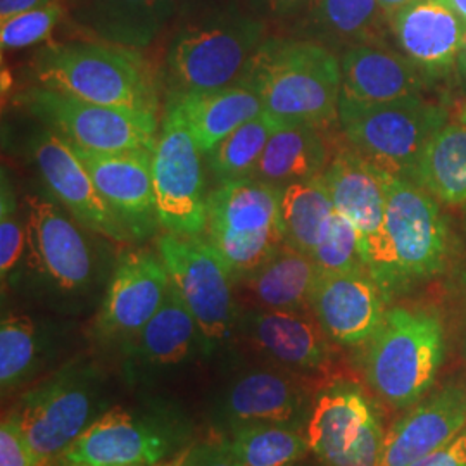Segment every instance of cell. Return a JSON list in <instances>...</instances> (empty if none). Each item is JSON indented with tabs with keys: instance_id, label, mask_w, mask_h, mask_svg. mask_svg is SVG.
Here are the masks:
<instances>
[{
	"instance_id": "26",
	"label": "cell",
	"mask_w": 466,
	"mask_h": 466,
	"mask_svg": "<svg viewBox=\"0 0 466 466\" xmlns=\"http://www.w3.org/2000/svg\"><path fill=\"white\" fill-rule=\"evenodd\" d=\"M318 277L313 258L285 242L265 265L235 282L238 309H311Z\"/></svg>"
},
{
	"instance_id": "2",
	"label": "cell",
	"mask_w": 466,
	"mask_h": 466,
	"mask_svg": "<svg viewBox=\"0 0 466 466\" xmlns=\"http://www.w3.org/2000/svg\"><path fill=\"white\" fill-rule=\"evenodd\" d=\"M242 80L258 92L263 109L283 123L325 128L339 117L340 59L317 42L268 36Z\"/></svg>"
},
{
	"instance_id": "34",
	"label": "cell",
	"mask_w": 466,
	"mask_h": 466,
	"mask_svg": "<svg viewBox=\"0 0 466 466\" xmlns=\"http://www.w3.org/2000/svg\"><path fill=\"white\" fill-rule=\"evenodd\" d=\"M283 125L289 123H283L263 111L238 127L227 138H223L215 149L206 154L209 173L217 178L218 184L249 178L267 149L269 138Z\"/></svg>"
},
{
	"instance_id": "31",
	"label": "cell",
	"mask_w": 466,
	"mask_h": 466,
	"mask_svg": "<svg viewBox=\"0 0 466 466\" xmlns=\"http://www.w3.org/2000/svg\"><path fill=\"white\" fill-rule=\"evenodd\" d=\"M408 178L433 199L466 208V125H446L435 135Z\"/></svg>"
},
{
	"instance_id": "24",
	"label": "cell",
	"mask_w": 466,
	"mask_h": 466,
	"mask_svg": "<svg viewBox=\"0 0 466 466\" xmlns=\"http://www.w3.org/2000/svg\"><path fill=\"white\" fill-rule=\"evenodd\" d=\"M177 0H66L71 21L96 40L146 49L163 34Z\"/></svg>"
},
{
	"instance_id": "14",
	"label": "cell",
	"mask_w": 466,
	"mask_h": 466,
	"mask_svg": "<svg viewBox=\"0 0 466 466\" xmlns=\"http://www.w3.org/2000/svg\"><path fill=\"white\" fill-rule=\"evenodd\" d=\"M235 335L268 365L304 379L332 367V340L313 309H238Z\"/></svg>"
},
{
	"instance_id": "40",
	"label": "cell",
	"mask_w": 466,
	"mask_h": 466,
	"mask_svg": "<svg viewBox=\"0 0 466 466\" xmlns=\"http://www.w3.org/2000/svg\"><path fill=\"white\" fill-rule=\"evenodd\" d=\"M413 466H466V427Z\"/></svg>"
},
{
	"instance_id": "4",
	"label": "cell",
	"mask_w": 466,
	"mask_h": 466,
	"mask_svg": "<svg viewBox=\"0 0 466 466\" xmlns=\"http://www.w3.org/2000/svg\"><path fill=\"white\" fill-rule=\"evenodd\" d=\"M367 379L394 408L421 400L444 360V329L425 309H387L382 327L367 344Z\"/></svg>"
},
{
	"instance_id": "8",
	"label": "cell",
	"mask_w": 466,
	"mask_h": 466,
	"mask_svg": "<svg viewBox=\"0 0 466 466\" xmlns=\"http://www.w3.org/2000/svg\"><path fill=\"white\" fill-rule=\"evenodd\" d=\"M25 267L57 298H82L94 290L100 256L92 235L52 196L26 198Z\"/></svg>"
},
{
	"instance_id": "22",
	"label": "cell",
	"mask_w": 466,
	"mask_h": 466,
	"mask_svg": "<svg viewBox=\"0 0 466 466\" xmlns=\"http://www.w3.org/2000/svg\"><path fill=\"white\" fill-rule=\"evenodd\" d=\"M396 44L432 84L456 73L466 23L442 0H415L389 19Z\"/></svg>"
},
{
	"instance_id": "27",
	"label": "cell",
	"mask_w": 466,
	"mask_h": 466,
	"mask_svg": "<svg viewBox=\"0 0 466 466\" xmlns=\"http://www.w3.org/2000/svg\"><path fill=\"white\" fill-rule=\"evenodd\" d=\"M298 38L332 50L385 46L389 19L377 0H309L300 9Z\"/></svg>"
},
{
	"instance_id": "17",
	"label": "cell",
	"mask_w": 466,
	"mask_h": 466,
	"mask_svg": "<svg viewBox=\"0 0 466 466\" xmlns=\"http://www.w3.org/2000/svg\"><path fill=\"white\" fill-rule=\"evenodd\" d=\"M169 287V273L159 252H123L117 258L94 321L96 337L104 344H128L163 306Z\"/></svg>"
},
{
	"instance_id": "38",
	"label": "cell",
	"mask_w": 466,
	"mask_h": 466,
	"mask_svg": "<svg viewBox=\"0 0 466 466\" xmlns=\"http://www.w3.org/2000/svg\"><path fill=\"white\" fill-rule=\"evenodd\" d=\"M65 15L66 5L57 0L49 5L25 11L0 21L2 50L26 49L46 42Z\"/></svg>"
},
{
	"instance_id": "11",
	"label": "cell",
	"mask_w": 466,
	"mask_h": 466,
	"mask_svg": "<svg viewBox=\"0 0 466 466\" xmlns=\"http://www.w3.org/2000/svg\"><path fill=\"white\" fill-rule=\"evenodd\" d=\"M17 104L69 144L94 152L156 149L157 115L99 106L66 92L34 85Z\"/></svg>"
},
{
	"instance_id": "45",
	"label": "cell",
	"mask_w": 466,
	"mask_h": 466,
	"mask_svg": "<svg viewBox=\"0 0 466 466\" xmlns=\"http://www.w3.org/2000/svg\"><path fill=\"white\" fill-rule=\"evenodd\" d=\"M456 75H458V78H460V82H461L463 90H466V35L465 38H463V44H461L460 54H458V61H456Z\"/></svg>"
},
{
	"instance_id": "37",
	"label": "cell",
	"mask_w": 466,
	"mask_h": 466,
	"mask_svg": "<svg viewBox=\"0 0 466 466\" xmlns=\"http://www.w3.org/2000/svg\"><path fill=\"white\" fill-rule=\"evenodd\" d=\"M319 271H354L367 269L360 250V237L348 218L333 213L321 242L311 254ZM368 271V269H367Z\"/></svg>"
},
{
	"instance_id": "30",
	"label": "cell",
	"mask_w": 466,
	"mask_h": 466,
	"mask_svg": "<svg viewBox=\"0 0 466 466\" xmlns=\"http://www.w3.org/2000/svg\"><path fill=\"white\" fill-rule=\"evenodd\" d=\"M323 128L306 123H289L268 142L252 178L283 188L287 185L323 175L330 163Z\"/></svg>"
},
{
	"instance_id": "33",
	"label": "cell",
	"mask_w": 466,
	"mask_h": 466,
	"mask_svg": "<svg viewBox=\"0 0 466 466\" xmlns=\"http://www.w3.org/2000/svg\"><path fill=\"white\" fill-rule=\"evenodd\" d=\"M225 444L244 466H298L311 451L304 433L277 423L230 429Z\"/></svg>"
},
{
	"instance_id": "36",
	"label": "cell",
	"mask_w": 466,
	"mask_h": 466,
	"mask_svg": "<svg viewBox=\"0 0 466 466\" xmlns=\"http://www.w3.org/2000/svg\"><path fill=\"white\" fill-rule=\"evenodd\" d=\"M0 178V277L5 289L25 265L26 218L21 215L16 190L5 167H2Z\"/></svg>"
},
{
	"instance_id": "28",
	"label": "cell",
	"mask_w": 466,
	"mask_h": 466,
	"mask_svg": "<svg viewBox=\"0 0 466 466\" xmlns=\"http://www.w3.org/2000/svg\"><path fill=\"white\" fill-rule=\"evenodd\" d=\"M180 107L202 154H209L238 127L261 115L263 100L248 82L194 94H167Z\"/></svg>"
},
{
	"instance_id": "1",
	"label": "cell",
	"mask_w": 466,
	"mask_h": 466,
	"mask_svg": "<svg viewBox=\"0 0 466 466\" xmlns=\"http://www.w3.org/2000/svg\"><path fill=\"white\" fill-rule=\"evenodd\" d=\"M35 85L99 106L157 115V80L142 52L102 40L50 44L35 54Z\"/></svg>"
},
{
	"instance_id": "19",
	"label": "cell",
	"mask_w": 466,
	"mask_h": 466,
	"mask_svg": "<svg viewBox=\"0 0 466 466\" xmlns=\"http://www.w3.org/2000/svg\"><path fill=\"white\" fill-rule=\"evenodd\" d=\"M73 146V144H71ZM107 202L135 242L147 240L161 228L152 182L154 150L94 152L73 146Z\"/></svg>"
},
{
	"instance_id": "41",
	"label": "cell",
	"mask_w": 466,
	"mask_h": 466,
	"mask_svg": "<svg viewBox=\"0 0 466 466\" xmlns=\"http://www.w3.org/2000/svg\"><path fill=\"white\" fill-rule=\"evenodd\" d=\"M188 466H244L238 458L223 444H202L187 454Z\"/></svg>"
},
{
	"instance_id": "12",
	"label": "cell",
	"mask_w": 466,
	"mask_h": 466,
	"mask_svg": "<svg viewBox=\"0 0 466 466\" xmlns=\"http://www.w3.org/2000/svg\"><path fill=\"white\" fill-rule=\"evenodd\" d=\"M199 147L175 100L167 99L152 156V182L163 232L198 237L208 223V196Z\"/></svg>"
},
{
	"instance_id": "3",
	"label": "cell",
	"mask_w": 466,
	"mask_h": 466,
	"mask_svg": "<svg viewBox=\"0 0 466 466\" xmlns=\"http://www.w3.org/2000/svg\"><path fill=\"white\" fill-rule=\"evenodd\" d=\"M267 38L261 19L235 7L187 21L167 47V94L211 92L240 82Z\"/></svg>"
},
{
	"instance_id": "49",
	"label": "cell",
	"mask_w": 466,
	"mask_h": 466,
	"mask_svg": "<svg viewBox=\"0 0 466 466\" xmlns=\"http://www.w3.org/2000/svg\"><path fill=\"white\" fill-rule=\"evenodd\" d=\"M460 119H461V125H466V107L463 109V113H461V117H460Z\"/></svg>"
},
{
	"instance_id": "15",
	"label": "cell",
	"mask_w": 466,
	"mask_h": 466,
	"mask_svg": "<svg viewBox=\"0 0 466 466\" xmlns=\"http://www.w3.org/2000/svg\"><path fill=\"white\" fill-rule=\"evenodd\" d=\"M182 437L178 425L165 418L113 408L96 418L65 456L90 466H154L167 460Z\"/></svg>"
},
{
	"instance_id": "16",
	"label": "cell",
	"mask_w": 466,
	"mask_h": 466,
	"mask_svg": "<svg viewBox=\"0 0 466 466\" xmlns=\"http://www.w3.org/2000/svg\"><path fill=\"white\" fill-rule=\"evenodd\" d=\"M335 211L348 218L360 237L368 273L380 282L387 263L385 171L354 149H340L323 173Z\"/></svg>"
},
{
	"instance_id": "43",
	"label": "cell",
	"mask_w": 466,
	"mask_h": 466,
	"mask_svg": "<svg viewBox=\"0 0 466 466\" xmlns=\"http://www.w3.org/2000/svg\"><path fill=\"white\" fill-rule=\"evenodd\" d=\"M308 2L309 0H267V5L269 13L285 17L299 13Z\"/></svg>"
},
{
	"instance_id": "7",
	"label": "cell",
	"mask_w": 466,
	"mask_h": 466,
	"mask_svg": "<svg viewBox=\"0 0 466 466\" xmlns=\"http://www.w3.org/2000/svg\"><path fill=\"white\" fill-rule=\"evenodd\" d=\"M337 121L350 149L387 173L408 177L427 144L448 125V111L421 96L389 102L340 96Z\"/></svg>"
},
{
	"instance_id": "50",
	"label": "cell",
	"mask_w": 466,
	"mask_h": 466,
	"mask_svg": "<svg viewBox=\"0 0 466 466\" xmlns=\"http://www.w3.org/2000/svg\"><path fill=\"white\" fill-rule=\"evenodd\" d=\"M298 466H299V465H298Z\"/></svg>"
},
{
	"instance_id": "39",
	"label": "cell",
	"mask_w": 466,
	"mask_h": 466,
	"mask_svg": "<svg viewBox=\"0 0 466 466\" xmlns=\"http://www.w3.org/2000/svg\"><path fill=\"white\" fill-rule=\"evenodd\" d=\"M0 466H46L35 452L13 415L0 427Z\"/></svg>"
},
{
	"instance_id": "42",
	"label": "cell",
	"mask_w": 466,
	"mask_h": 466,
	"mask_svg": "<svg viewBox=\"0 0 466 466\" xmlns=\"http://www.w3.org/2000/svg\"><path fill=\"white\" fill-rule=\"evenodd\" d=\"M57 0H0V21L7 17L16 16L19 13L38 9L44 5L54 4Z\"/></svg>"
},
{
	"instance_id": "23",
	"label": "cell",
	"mask_w": 466,
	"mask_h": 466,
	"mask_svg": "<svg viewBox=\"0 0 466 466\" xmlns=\"http://www.w3.org/2000/svg\"><path fill=\"white\" fill-rule=\"evenodd\" d=\"M466 427V387L448 385L385 433L383 466H413Z\"/></svg>"
},
{
	"instance_id": "46",
	"label": "cell",
	"mask_w": 466,
	"mask_h": 466,
	"mask_svg": "<svg viewBox=\"0 0 466 466\" xmlns=\"http://www.w3.org/2000/svg\"><path fill=\"white\" fill-rule=\"evenodd\" d=\"M442 2L466 23V0H442Z\"/></svg>"
},
{
	"instance_id": "35",
	"label": "cell",
	"mask_w": 466,
	"mask_h": 466,
	"mask_svg": "<svg viewBox=\"0 0 466 466\" xmlns=\"http://www.w3.org/2000/svg\"><path fill=\"white\" fill-rule=\"evenodd\" d=\"M40 354L42 333L34 318L5 313L0 323V385L4 394L34 373Z\"/></svg>"
},
{
	"instance_id": "20",
	"label": "cell",
	"mask_w": 466,
	"mask_h": 466,
	"mask_svg": "<svg viewBox=\"0 0 466 466\" xmlns=\"http://www.w3.org/2000/svg\"><path fill=\"white\" fill-rule=\"evenodd\" d=\"M385 300L367 269L319 271L311 309L332 342L356 348L368 344L382 327Z\"/></svg>"
},
{
	"instance_id": "48",
	"label": "cell",
	"mask_w": 466,
	"mask_h": 466,
	"mask_svg": "<svg viewBox=\"0 0 466 466\" xmlns=\"http://www.w3.org/2000/svg\"><path fill=\"white\" fill-rule=\"evenodd\" d=\"M187 454H188V452H187ZM187 454H182V456H178V458H175V460H171V461H167V463L157 466H188V463H187Z\"/></svg>"
},
{
	"instance_id": "29",
	"label": "cell",
	"mask_w": 466,
	"mask_h": 466,
	"mask_svg": "<svg viewBox=\"0 0 466 466\" xmlns=\"http://www.w3.org/2000/svg\"><path fill=\"white\" fill-rule=\"evenodd\" d=\"M127 346L142 363L152 367H175L200 348L208 350L196 318L173 283L163 306Z\"/></svg>"
},
{
	"instance_id": "21",
	"label": "cell",
	"mask_w": 466,
	"mask_h": 466,
	"mask_svg": "<svg viewBox=\"0 0 466 466\" xmlns=\"http://www.w3.org/2000/svg\"><path fill=\"white\" fill-rule=\"evenodd\" d=\"M304 377L283 368L265 365L237 375L221 396L219 413L230 429L244 425L302 421L308 411L309 392Z\"/></svg>"
},
{
	"instance_id": "47",
	"label": "cell",
	"mask_w": 466,
	"mask_h": 466,
	"mask_svg": "<svg viewBox=\"0 0 466 466\" xmlns=\"http://www.w3.org/2000/svg\"><path fill=\"white\" fill-rule=\"evenodd\" d=\"M46 466H90L85 465V463H78V461H73V460H69L66 458L65 454H61V456H57V458H54L52 461H49Z\"/></svg>"
},
{
	"instance_id": "9",
	"label": "cell",
	"mask_w": 466,
	"mask_h": 466,
	"mask_svg": "<svg viewBox=\"0 0 466 466\" xmlns=\"http://www.w3.org/2000/svg\"><path fill=\"white\" fill-rule=\"evenodd\" d=\"M100 410L102 383L96 370L73 363L26 392L11 415L47 465L102 415Z\"/></svg>"
},
{
	"instance_id": "25",
	"label": "cell",
	"mask_w": 466,
	"mask_h": 466,
	"mask_svg": "<svg viewBox=\"0 0 466 466\" xmlns=\"http://www.w3.org/2000/svg\"><path fill=\"white\" fill-rule=\"evenodd\" d=\"M342 94L360 102L417 97L431 82L402 52L385 46H360L340 54Z\"/></svg>"
},
{
	"instance_id": "5",
	"label": "cell",
	"mask_w": 466,
	"mask_h": 466,
	"mask_svg": "<svg viewBox=\"0 0 466 466\" xmlns=\"http://www.w3.org/2000/svg\"><path fill=\"white\" fill-rule=\"evenodd\" d=\"M385 298L439 275L450 254V230L432 196L408 177L385 171Z\"/></svg>"
},
{
	"instance_id": "13",
	"label": "cell",
	"mask_w": 466,
	"mask_h": 466,
	"mask_svg": "<svg viewBox=\"0 0 466 466\" xmlns=\"http://www.w3.org/2000/svg\"><path fill=\"white\" fill-rule=\"evenodd\" d=\"M306 437L321 466H383L385 433L356 383L335 382L318 394Z\"/></svg>"
},
{
	"instance_id": "44",
	"label": "cell",
	"mask_w": 466,
	"mask_h": 466,
	"mask_svg": "<svg viewBox=\"0 0 466 466\" xmlns=\"http://www.w3.org/2000/svg\"><path fill=\"white\" fill-rule=\"evenodd\" d=\"M377 2H379L380 9L385 13L387 19H390V17L394 16L402 7H406L408 4H411V2H415V0H377Z\"/></svg>"
},
{
	"instance_id": "10",
	"label": "cell",
	"mask_w": 466,
	"mask_h": 466,
	"mask_svg": "<svg viewBox=\"0 0 466 466\" xmlns=\"http://www.w3.org/2000/svg\"><path fill=\"white\" fill-rule=\"evenodd\" d=\"M157 252L169 280L196 318L208 350L233 339L238 319L235 280L204 235L163 232L157 237Z\"/></svg>"
},
{
	"instance_id": "32",
	"label": "cell",
	"mask_w": 466,
	"mask_h": 466,
	"mask_svg": "<svg viewBox=\"0 0 466 466\" xmlns=\"http://www.w3.org/2000/svg\"><path fill=\"white\" fill-rule=\"evenodd\" d=\"M335 213L323 175L287 185L280 190V221L285 242L311 256Z\"/></svg>"
},
{
	"instance_id": "18",
	"label": "cell",
	"mask_w": 466,
	"mask_h": 466,
	"mask_svg": "<svg viewBox=\"0 0 466 466\" xmlns=\"http://www.w3.org/2000/svg\"><path fill=\"white\" fill-rule=\"evenodd\" d=\"M30 150L46 188L71 217L78 219L85 228L111 242H135L107 202L102 199L90 173L65 137L46 128L32 140Z\"/></svg>"
},
{
	"instance_id": "6",
	"label": "cell",
	"mask_w": 466,
	"mask_h": 466,
	"mask_svg": "<svg viewBox=\"0 0 466 466\" xmlns=\"http://www.w3.org/2000/svg\"><path fill=\"white\" fill-rule=\"evenodd\" d=\"M280 190L252 177L221 182L209 190L202 235L225 261L235 282L265 265L285 244Z\"/></svg>"
}]
</instances>
